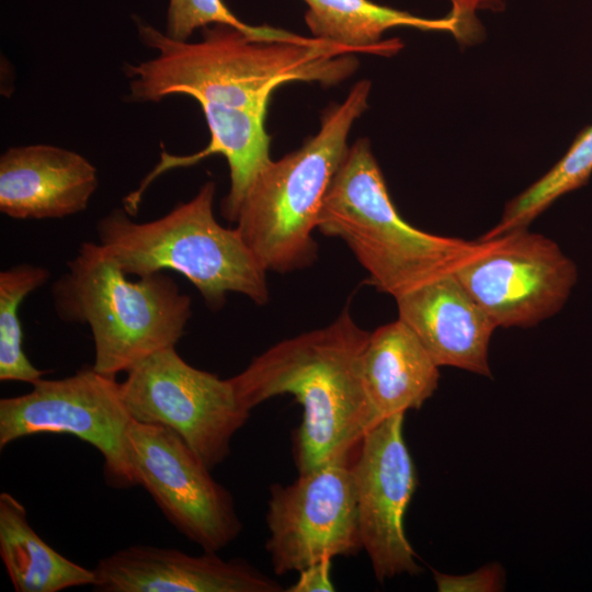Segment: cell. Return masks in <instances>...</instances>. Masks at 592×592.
Returning a JSON list of instances; mask_svg holds the SVG:
<instances>
[{"instance_id":"obj_1","label":"cell","mask_w":592,"mask_h":592,"mask_svg":"<svg viewBox=\"0 0 592 592\" xmlns=\"http://www.w3.org/2000/svg\"><path fill=\"white\" fill-rule=\"evenodd\" d=\"M138 33L157 55L125 67L135 102L183 94L200 105L265 117L278 87L296 81L331 86L357 68L355 53L346 47L267 25L247 32L215 24L203 29L196 43L171 38L146 23H138Z\"/></svg>"},{"instance_id":"obj_2","label":"cell","mask_w":592,"mask_h":592,"mask_svg":"<svg viewBox=\"0 0 592 592\" xmlns=\"http://www.w3.org/2000/svg\"><path fill=\"white\" fill-rule=\"evenodd\" d=\"M368 337L345 308L330 325L274 344L229 378L249 410L285 394L300 403L303 419L294 439L299 474L350 459L378 424L361 372Z\"/></svg>"},{"instance_id":"obj_3","label":"cell","mask_w":592,"mask_h":592,"mask_svg":"<svg viewBox=\"0 0 592 592\" xmlns=\"http://www.w3.org/2000/svg\"><path fill=\"white\" fill-rule=\"evenodd\" d=\"M317 229L342 239L368 280L394 298L455 272L485 241L425 232L394 205L367 138L349 146L323 197Z\"/></svg>"},{"instance_id":"obj_4","label":"cell","mask_w":592,"mask_h":592,"mask_svg":"<svg viewBox=\"0 0 592 592\" xmlns=\"http://www.w3.org/2000/svg\"><path fill=\"white\" fill-rule=\"evenodd\" d=\"M371 82L361 80L321 117L320 128L299 149L267 163L253 179L231 221L267 271L311 264L312 231L321 204L348 148L354 122L366 111Z\"/></svg>"},{"instance_id":"obj_5","label":"cell","mask_w":592,"mask_h":592,"mask_svg":"<svg viewBox=\"0 0 592 592\" xmlns=\"http://www.w3.org/2000/svg\"><path fill=\"white\" fill-rule=\"evenodd\" d=\"M67 265L53 285L56 312L90 327L98 373L115 377L182 338L191 298L169 275L156 272L129 281L96 242H82Z\"/></svg>"},{"instance_id":"obj_6","label":"cell","mask_w":592,"mask_h":592,"mask_svg":"<svg viewBox=\"0 0 592 592\" xmlns=\"http://www.w3.org/2000/svg\"><path fill=\"white\" fill-rule=\"evenodd\" d=\"M215 193V183L208 181L190 201L146 223L134 221L125 209H113L96 225L99 243L127 275L181 273L213 309L225 304L228 293L264 305L269 300L266 271L237 228L217 221Z\"/></svg>"},{"instance_id":"obj_7","label":"cell","mask_w":592,"mask_h":592,"mask_svg":"<svg viewBox=\"0 0 592 592\" xmlns=\"http://www.w3.org/2000/svg\"><path fill=\"white\" fill-rule=\"evenodd\" d=\"M126 373L119 386L134 421L173 430L209 469L229 456L231 439L251 411L229 378L193 367L174 346L155 352Z\"/></svg>"},{"instance_id":"obj_8","label":"cell","mask_w":592,"mask_h":592,"mask_svg":"<svg viewBox=\"0 0 592 592\" xmlns=\"http://www.w3.org/2000/svg\"><path fill=\"white\" fill-rule=\"evenodd\" d=\"M31 391L0 400V448L30 435L70 434L104 458L109 486L137 485L126 451L133 421L115 377L83 366L61 379H38Z\"/></svg>"},{"instance_id":"obj_9","label":"cell","mask_w":592,"mask_h":592,"mask_svg":"<svg viewBox=\"0 0 592 592\" xmlns=\"http://www.w3.org/2000/svg\"><path fill=\"white\" fill-rule=\"evenodd\" d=\"M482 241L454 274L497 328L534 327L563 308L578 269L554 240L525 228Z\"/></svg>"},{"instance_id":"obj_10","label":"cell","mask_w":592,"mask_h":592,"mask_svg":"<svg viewBox=\"0 0 592 592\" xmlns=\"http://www.w3.org/2000/svg\"><path fill=\"white\" fill-rule=\"evenodd\" d=\"M126 451L137 485L204 551L217 553L240 535L242 523L231 493L177 432L133 420Z\"/></svg>"},{"instance_id":"obj_11","label":"cell","mask_w":592,"mask_h":592,"mask_svg":"<svg viewBox=\"0 0 592 592\" xmlns=\"http://www.w3.org/2000/svg\"><path fill=\"white\" fill-rule=\"evenodd\" d=\"M270 491L265 547L276 574L363 549L350 459L300 473Z\"/></svg>"},{"instance_id":"obj_12","label":"cell","mask_w":592,"mask_h":592,"mask_svg":"<svg viewBox=\"0 0 592 592\" xmlns=\"http://www.w3.org/2000/svg\"><path fill=\"white\" fill-rule=\"evenodd\" d=\"M403 413L394 414L372 428L351 464L363 549L379 582L422 571L403 524L418 483L403 437Z\"/></svg>"},{"instance_id":"obj_13","label":"cell","mask_w":592,"mask_h":592,"mask_svg":"<svg viewBox=\"0 0 592 592\" xmlns=\"http://www.w3.org/2000/svg\"><path fill=\"white\" fill-rule=\"evenodd\" d=\"M100 592H281L283 587L241 559L192 556L173 548L132 545L93 569Z\"/></svg>"},{"instance_id":"obj_14","label":"cell","mask_w":592,"mask_h":592,"mask_svg":"<svg viewBox=\"0 0 592 592\" xmlns=\"http://www.w3.org/2000/svg\"><path fill=\"white\" fill-rule=\"evenodd\" d=\"M395 300L398 319L440 367L491 377L489 345L497 327L454 272L426 281Z\"/></svg>"},{"instance_id":"obj_15","label":"cell","mask_w":592,"mask_h":592,"mask_svg":"<svg viewBox=\"0 0 592 592\" xmlns=\"http://www.w3.org/2000/svg\"><path fill=\"white\" fill-rule=\"evenodd\" d=\"M99 184L82 155L35 144L0 157V210L14 219L62 218L84 210Z\"/></svg>"},{"instance_id":"obj_16","label":"cell","mask_w":592,"mask_h":592,"mask_svg":"<svg viewBox=\"0 0 592 592\" xmlns=\"http://www.w3.org/2000/svg\"><path fill=\"white\" fill-rule=\"evenodd\" d=\"M439 368L418 337L400 319L369 332L361 372L377 422L420 409L437 389Z\"/></svg>"},{"instance_id":"obj_17","label":"cell","mask_w":592,"mask_h":592,"mask_svg":"<svg viewBox=\"0 0 592 592\" xmlns=\"http://www.w3.org/2000/svg\"><path fill=\"white\" fill-rule=\"evenodd\" d=\"M308 10L305 21L312 37L334 43L353 53H368L390 57L402 48L399 38L383 39L394 27L454 34L453 16L432 19L411 14L371 0H303Z\"/></svg>"},{"instance_id":"obj_18","label":"cell","mask_w":592,"mask_h":592,"mask_svg":"<svg viewBox=\"0 0 592 592\" xmlns=\"http://www.w3.org/2000/svg\"><path fill=\"white\" fill-rule=\"evenodd\" d=\"M0 556L16 592H59L95 583L94 570L44 542L29 523L24 505L8 492L0 493Z\"/></svg>"},{"instance_id":"obj_19","label":"cell","mask_w":592,"mask_h":592,"mask_svg":"<svg viewBox=\"0 0 592 592\" xmlns=\"http://www.w3.org/2000/svg\"><path fill=\"white\" fill-rule=\"evenodd\" d=\"M592 174V125L573 140L561 159L540 179L512 198L501 219L480 240L525 229L560 196L580 189Z\"/></svg>"},{"instance_id":"obj_20","label":"cell","mask_w":592,"mask_h":592,"mask_svg":"<svg viewBox=\"0 0 592 592\" xmlns=\"http://www.w3.org/2000/svg\"><path fill=\"white\" fill-rule=\"evenodd\" d=\"M42 266L22 263L0 272V380L34 384L44 372L36 368L23 350L19 307L49 278Z\"/></svg>"},{"instance_id":"obj_21","label":"cell","mask_w":592,"mask_h":592,"mask_svg":"<svg viewBox=\"0 0 592 592\" xmlns=\"http://www.w3.org/2000/svg\"><path fill=\"white\" fill-rule=\"evenodd\" d=\"M215 24L247 32H255L260 27L240 21L223 0H170L164 33L171 38L187 41L195 30Z\"/></svg>"},{"instance_id":"obj_22","label":"cell","mask_w":592,"mask_h":592,"mask_svg":"<svg viewBox=\"0 0 592 592\" xmlns=\"http://www.w3.org/2000/svg\"><path fill=\"white\" fill-rule=\"evenodd\" d=\"M433 578L440 592H498L503 590L505 583L504 570L498 562L462 576L434 570Z\"/></svg>"},{"instance_id":"obj_23","label":"cell","mask_w":592,"mask_h":592,"mask_svg":"<svg viewBox=\"0 0 592 592\" xmlns=\"http://www.w3.org/2000/svg\"><path fill=\"white\" fill-rule=\"evenodd\" d=\"M448 15L456 21L455 39L462 45H473L481 41L483 29L477 18L480 10L500 11L505 0H449Z\"/></svg>"},{"instance_id":"obj_24","label":"cell","mask_w":592,"mask_h":592,"mask_svg":"<svg viewBox=\"0 0 592 592\" xmlns=\"http://www.w3.org/2000/svg\"><path fill=\"white\" fill-rule=\"evenodd\" d=\"M332 559L318 561L301 571L298 580L292 584L287 592H332L334 584L331 579Z\"/></svg>"}]
</instances>
